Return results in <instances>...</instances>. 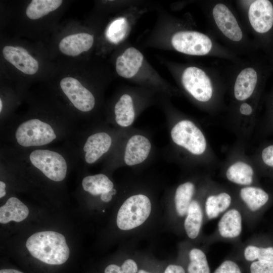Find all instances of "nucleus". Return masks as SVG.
<instances>
[{
	"instance_id": "obj_37",
	"label": "nucleus",
	"mask_w": 273,
	"mask_h": 273,
	"mask_svg": "<svg viewBox=\"0 0 273 273\" xmlns=\"http://www.w3.org/2000/svg\"><path fill=\"white\" fill-rule=\"evenodd\" d=\"M6 184L2 181H0V198L4 197L6 194Z\"/></svg>"
},
{
	"instance_id": "obj_16",
	"label": "nucleus",
	"mask_w": 273,
	"mask_h": 273,
	"mask_svg": "<svg viewBox=\"0 0 273 273\" xmlns=\"http://www.w3.org/2000/svg\"><path fill=\"white\" fill-rule=\"evenodd\" d=\"M94 43L93 36L88 33H79L67 36L60 42V51L67 56L75 57L90 49Z\"/></svg>"
},
{
	"instance_id": "obj_13",
	"label": "nucleus",
	"mask_w": 273,
	"mask_h": 273,
	"mask_svg": "<svg viewBox=\"0 0 273 273\" xmlns=\"http://www.w3.org/2000/svg\"><path fill=\"white\" fill-rule=\"evenodd\" d=\"M151 149L149 140L141 135H134L128 140L125 148L124 159L126 165L140 164L148 157Z\"/></svg>"
},
{
	"instance_id": "obj_31",
	"label": "nucleus",
	"mask_w": 273,
	"mask_h": 273,
	"mask_svg": "<svg viewBox=\"0 0 273 273\" xmlns=\"http://www.w3.org/2000/svg\"><path fill=\"white\" fill-rule=\"evenodd\" d=\"M214 273H241L239 266L235 262L226 260L215 269Z\"/></svg>"
},
{
	"instance_id": "obj_21",
	"label": "nucleus",
	"mask_w": 273,
	"mask_h": 273,
	"mask_svg": "<svg viewBox=\"0 0 273 273\" xmlns=\"http://www.w3.org/2000/svg\"><path fill=\"white\" fill-rule=\"evenodd\" d=\"M203 212L199 203L193 200L188 208L184 221V228L188 236L195 239L200 233L203 221Z\"/></svg>"
},
{
	"instance_id": "obj_4",
	"label": "nucleus",
	"mask_w": 273,
	"mask_h": 273,
	"mask_svg": "<svg viewBox=\"0 0 273 273\" xmlns=\"http://www.w3.org/2000/svg\"><path fill=\"white\" fill-rule=\"evenodd\" d=\"M18 144L24 147L49 144L56 138L53 127L38 119L25 121L19 125L15 132Z\"/></svg>"
},
{
	"instance_id": "obj_30",
	"label": "nucleus",
	"mask_w": 273,
	"mask_h": 273,
	"mask_svg": "<svg viewBox=\"0 0 273 273\" xmlns=\"http://www.w3.org/2000/svg\"><path fill=\"white\" fill-rule=\"evenodd\" d=\"M251 273H273V261L257 260L250 265Z\"/></svg>"
},
{
	"instance_id": "obj_40",
	"label": "nucleus",
	"mask_w": 273,
	"mask_h": 273,
	"mask_svg": "<svg viewBox=\"0 0 273 273\" xmlns=\"http://www.w3.org/2000/svg\"><path fill=\"white\" fill-rule=\"evenodd\" d=\"M138 273H150V272H148L144 270L141 269L138 271Z\"/></svg>"
},
{
	"instance_id": "obj_26",
	"label": "nucleus",
	"mask_w": 273,
	"mask_h": 273,
	"mask_svg": "<svg viewBox=\"0 0 273 273\" xmlns=\"http://www.w3.org/2000/svg\"><path fill=\"white\" fill-rule=\"evenodd\" d=\"M61 0H33L26 10L27 16L32 20L38 19L58 8Z\"/></svg>"
},
{
	"instance_id": "obj_7",
	"label": "nucleus",
	"mask_w": 273,
	"mask_h": 273,
	"mask_svg": "<svg viewBox=\"0 0 273 273\" xmlns=\"http://www.w3.org/2000/svg\"><path fill=\"white\" fill-rule=\"evenodd\" d=\"M181 81L186 90L197 101L206 102L211 99L213 88L211 81L201 69L187 68L182 74Z\"/></svg>"
},
{
	"instance_id": "obj_29",
	"label": "nucleus",
	"mask_w": 273,
	"mask_h": 273,
	"mask_svg": "<svg viewBox=\"0 0 273 273\" xmlns=\"http://www.w3.org/2000/svg\"><path fill=\"white\" fill-rule=\"evenodd\" d=\"M244 255L246 260L249 261L256 260L273 261V247L248 245L244 249Z\"/></svg>"
},
{
	"instance_id": "obj_10",
	"label": "nucleus",
	"mask_w": 273,
	"mask_h": 273,
	"mask_svg": "<svg viewBox=\"0 0 273 273\" xmlns=\"http://www.w3.org/2000/svg\"><path fill=\"white\" fill-rule=\"evenodd\" d=\"M213 16L218 28L228 38L235 41L242 38V32L236 18L225 5H216Z\"/></svg>"
},
{
	"instance_id": "obj_8",
	"label": "nucleus",
	"mask_w": 273,
	"mask_h": 273,
	"mask_svg": "<svg viewBox=\"0 0 273 273\" xmlns=\"http://www.w3.org/2000/svg\"><path fill=\"white\" fill-rule=\"evenodd\" d=\"M60 87L73 106L82 112L92 110L95 104L93 95L76 79L67 77L60 81Z\"/></svg>"
},
{
	"instance_id": "obj_17",
	"label": "nucleus",
	"mask_w": 273,
	"mask_h": 273,
	"mask_svg": "<svg viewBox=\"0 0 273 273\" xmlns=\"http://www.w3.org/2000/svg\"><path fill=\"white\" fill-rule=\"evenodd\" d=\"M257 81V74L252 68L242 70L238 75L234 85V96L240 101L249 98L253 93Z\"/></svg>"
},
{
	"instance_id": "obj_18",
	"label": "nucleus",
	"mask_w": 273,
	"mask_h": 273,
	"mask_svg": "<svg viewBox=\"0 0 273 273\" xmlns=\"http://www.w3.org/2000/svg\"><path fill=\"white\" fill-rule=\"evenodd\" d=\"M242 230V218L239 212L233 208L226 211L221 216L218 223L219 235L224 238L238 237Z\"/></svg>"
},
{
	"instance_id": "obj_34",
	"label": "nucleus",
	"mask_w": 273,
	"mask_h": 273,
	"mask_svg": "<svg viewBox=\"0 0 273 273\" xmlns=\"http://www.w3.org/2000/svg\"><path fill=\"white\" fill-rule=\"evenodd\" d=\"M239 111L242 115L249 116L252 114L253 109L250 105L243 103L240 105Z\"/></svg>"
},
{
	"instance_id": "obj_22",
	"label": "nucleus",
	"mask_w": 273,
	"mask_h": 273,
	"mask_svg": "<svg viewBox=\"0 0 273 273\" xmlns=\"http://www.w3.org/2000/svg\"><path fill=\"white\" fill-rule=\"evenodd\" d=\"M231 203V196L227 192H222L209 195L206 198L205 204V212L208 218H216L229 208Z\"/></svg>"
},
{
	"instance_id": "obj_27",
	"label": "nucleus",
	"mask_w": 273,
	"mask_h": 273,
	"mask_svg": "<svg viewBox=\"0 0 273 273\" xmlns=\"http://www.w3.org/2000/svg\"><path fill=\"white\" fill-rule=\"evenodd\" d=\"M128 27L129 24L126 18H117L108 25L106 31V37L110 42L117 44L127 35Z\"/></svg>"
},
{
	"instance_id": "obj_12",
	"label": "nucleus",
	"mask_w": 273,
	"mask_h": 273,
	"mask_svg": "<svg viewBox=\"0 0 273 273\" xmlns=\"http://www.w3.org/2000/svg\"><path fill=\"white\" fill-rule=\"evenodd\" d=\"M143 60L144 56L140 51L133 47L128 48L117 58L116 72L122 77L132 78L138 72Z\"/></svg>"
},
{
	"instance_id": "obj_38",
	"label": "nucleus",
	"mask_w": 273,
	"mask_h": 273,
	"mask_svg": "<svg viewBox=\"0 0 273 273\" xmlns=\"http://www.w3.org/2000/svg\"><path fill=\"white\" fill-rule=\"evenodd\" d=\"M0 273H23L20 271L14 269H3L0 270Z\"/></svg>"
},
{
	"instance_id": "obj_9",
	"label": "nucleus",
	"mask_w": 273,
	"mask_h": 273,
	"mask_svg": "<svg viewBox=\"0 0 273 273\" xmlns=\"http://www.w3.org/2000/svg\"><path fill=\"white\" fill-rule=\"evenodd\" d=\"M250 24L259 33L269 31L273 25V6L268 0H257L250 5L248 12Z\"/></svg>"
},
{
	"instance_id": "obj_39",
	"label": "nucleus",
	"mask_w": 273,
	"mask_h": 273,
	"mask_svg": "<svg viewBox=\"0 0 273 273\" xmlns=\"http://www.w3.org/2000/svg\"><path fill=\"white\" fill-rule=\"evenodd\" d=\"M110 192L112 196L115 195L116 193V191L115 189H112Z\"/></svg>"
},
{
	"instance_id": "obj_5",
	"label": "nucleus",
	"mask_w": 273,
	"mask_h": 273,
	"mask_svg": "<svg viewBox=\"0 0 273 273\" xmlns=\"http://www.w3.org/2000/svg\"><path fill=\"white\" fill-rule=\"evenodd\" d=\"M29 159L32 165L50 179L60 181L65 178L67 163L60 153L47 149H37L30 153Z\"/></svg>"
},
{
	"instance_id": "obj_36",
	"label": "nucleus",
	"mask_w": 273,
	"mask_h": 273,
	"mask_svg": "<svg viewBox=\"0 0 273 273\" xmlns=\"http://www.w3.org/2000/svg\"><path fill=\"white\" fill-rule=\"evenodd\" d=\"M112 198V195L111 194L110 192H106L103 193L101 195V200L105 202H109L111 200Z\"/></svg>"
},
{
	"instance_id": "obj_6",
	"label": "nucleus",
	"mask_w": 273,
	"mask_h": 273,
	"mask_svg": "<svg viewBox=\"0 0 273 273\" xmlns=\"http://www.w3.org/2000/svg\"><path fill=\"white\" fill-rule=\"evenodd\" d=\"M171 43L178 52L197 56L207 54L212 46L210 39L207 35L192 31L176 32L172 37Z\"/></svg>"
},
{
	"instance_id": "obj_32",
	"label": "nucleus",
	"mask_w": 273,
	"mask_h": 273,
	"mask_svg": "<svg viewBox=\"0 0 273 273\" xmlns=\"http://www.w3.org/2000/svg\"><path fill=\"white\" fill-rule=\"evenodd\" d=\"M261 158L264 164L273 168V145H269L262 150Z\"/></svg>"
},
{
	"instance_id": "obj_35",
	"label": "nucleus",
	"mask_w": 273,
	"mask_h": 273,
	"mask_svg": "<svg viewBox=\"0 0 273 273\" xmlns=\"http://www.w3.org/2000/svg\"><path fill=\"white\" fill-rule=\"evenodd\" d=\"M164 273H185V271L181 266L171 264L166 267Z\"/></svg>"
},
{
	"instance_id": "obj_15",
	"label": "nucleus",
	"mask_w": 273,
	"mask_h": 273,
	"mask_svg": "<svg viewBox=\"0 0 273 273\" xmlns=\"http://www.w3.org/2000/svg\"><path fill=\"white\" fill-rule=\"evenodd\" d=\"M111 143V138L106 132H97L90 135L83 146L85 161L88 164L95 162L109 150Z\"/></svg>"
},
{
	"instance_id": "obj_28",
	"label": "nucleus",
	"mask_w": 273,
	"mask_h": 273,
	"mask_svg": "<svg viewBox=\"0 0 273 273\" xmlns=\"http://www.w3.org/2000/svg\"><path fill=\"white\" fill-rule=\"evenodd\" d=\"M189 258L188 273H210L207 257L202 250L198 248L192 249L189 252Z\"/></svg>"
},
{
	"instance_id": "obj_11",
	"label": "nucleus",
	"mask_w": 273,
	"mask_h": 273,
	"mask_svg": "<svg viewBox=\"0 0 273 273\" xmlns=\"http://www.w3.org/2000/svg\"><path fill=\"white\" fill-rule=\"evenodd\" d=\"M3 54L7 61L25 74L32 75L38 70L37 61L23 48L6 46Z\"/></svg>"
},
{
	"instance_id": "obj_14",
	"label": "nucleus",
	"mask_w": 273,
	"mask_h": 273,
	"mask_svg": "<svg viewBox=\"0 0 273 273\" xmlns=\"http://www.w3.org/2000/svg\"><path fill=\"white\" fill-rule=\"evenodd\" d=\"M254 173V168L251 163L242 159L232 161L225 171L226 178L229 181L243 187L252 184Z\"/></svg>"
},
{
	"instance_id": "obj_23",
	"label": "nucleus",
	"mask_w": 273,
	"mask_h": 273,
	"mask_svg": "<svg viewBox=\"0 0 273 273\" xmlns=\"http://www.w3.org/2000/svg\"><path fill=\"white\" fill-rule=\"evenodd\" d=\"M114 113L117 123L122 127L130 125L135 117L133 101L127 94L122 95L116 103Z\"/></svg>"
},
{
	"instance_id": "obj_19",
	"label": "nucleus",
	"mask_w": 273,
	"mask_h": 273,
	"mask_svg": "<svg viewBox=\"0 0 273 273\" xmlns=\"http://www.w3.org/2000/svg\"><path fill=\"white\" fill-rule=\"evenodd\" d=\"M28 214L29 209L23 203L16 197H11L0 207V222H20L26 218Z\"/></svg>"
},
{
	"instance_id": "obj_3",
	"label": "nucleus",
	"mask_w": 273,
	"mask_h": 273,
	"mask_svg": "<svg viewBox=\"0 0 273 273\" xmlns=\"http://www.w3.org/2000/svg\"><path fill=\"white\" fill-rule=\"evenodd\" d=\"M173 142L193 155L201 156L208 150V143L202 131L193 122L183 120L171 130Z\"/></svg>"
},
{
	"instance_id": "obj_2",
	"label": "nucleus",
	"mask_w": 273,
	"mask_h": 273,
	"mask_svg": "<svg viewBox=\"0 0 273 273\" xmlns=\"http://www.w3.org/2000/svg\"><path fill=\"white\" fill-rule=\"evenodd\" d=\"M151 211L148 197L138 194L127 199L118 212L116 223L122 230H129L140 226L148 218Z\"/></svg>"
},
{
	"instance_id": "obj_33",
	"label": "nucleus",
	"mask_w": 273,
	"mask_h": 273,
	"mask_svg": "<svg viewBox=\"0 0 273 273\" xmlns=\"http://www.w3.org/2000/svg\"><path fill=\"white\" fill-rule=\"evenodd\" d=\"M104 273H127V272L122 266L120 267L115 264H110L106 267Z\"/></svg>"
},
{
	"instance_id": "obj_25",
	"label": "nucleus",
	"mask_w": 273,
	"mask_h": 273,
	"mask_svg": "<svg viewBox=\"0 0 273 273\" xmlns=\"http://www.w3.org/2000/svg\"><path fill=\"white\" fill-rule=\"evenodd\" d=\"M82 186L84 191L93 196L108 192L113 189L112 181L103 174L89 175L83 178Z\"/></svg>"
},
{
	"instance_id": "obj_24",
	"label": "nucleus",
	"mask_w": 273,
	"mask_h": 273,
	"mask_svg": "<svg viewBox=\"0 0 273 273\" xmlns=\"http://www.w3.org/2000/svg\"><path fill=\"white\" fill-rule=\"evenodd\" d=\"M195 187L191 181L180 185L174 195V203L176 212L180 216L186 215L189 206L192 201Z\"/></svg>"
},
{
	"instance_id": "obj_20",
	"label": "nucleus",
	"mask_w": 273,
	"mask_h": 273,
	"mask_svg": "<svg viewBox=\"0 0 273 273\" xmlns=\"http://www.w3.org/2000/svg\"><path fill=\"white\" fill-rule=\"evenodd\" d=\"M239 195L247 207L252 212L259 210L269 199V196L264 190L252 186L243 187L240 190Z\"/></svg>"
},
{
	"instance_id": "obj_41",
	"label": "nucleus",
	"mask_w": 273,
	"mask_h": 273,
	"mask_svg": "<svg viewBox=\"0 0 273 273\" xmlns=\"http://www.w3.org/2000/svg\"><path fill=\"white\" fill-rule=\"evenodd\" d=\"M2 108H3V103H2V99H0V112L2 111Z\"/></svg>"
},
{
	"instance_id": "obj_1",
	"label": "nucleus",
	"mask_w": 273,
	"mask_h": 273,
	"mask_svg": "<svg viewBox=\"0 0 273 273\" xmlns=\"http://www.w3.org/2000/svg\"><path fill=\"white\" fill-rule=\"evenodd\" d=\"M26 246L32 256L48 264H63L70 254L65 237L54 231L33 234L27 239Z\"/></svg>"
}]
</instances>
